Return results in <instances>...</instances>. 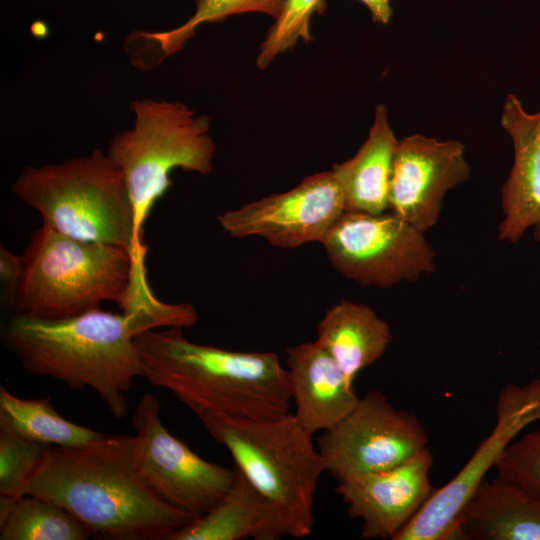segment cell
<instances>
[{
    "label": "cell",
    "mask_w": 540,
    "mask_h": 540,
    "mask_svg": "<svg viewBox=\"0 0 540 540\" xmlns=\"http://www.w3.org/2000/svg\"><path fill=\"white\" fill-rule=\"evenodd\" d=\"M23 278L13 313L65 318L117 303L123 312L157 310L164 302L122 247L70 238L42 224L22 254Z\"/></svg>",
    "instance_id": "4"
},
{
    "label": "cell",
    "mask_w": 540,
    "mask_h": 540,
    "mask_svg": "<svg viewBox=\"0 0 540 540\" xmlns=\"http://www.w3.org/2000/svg\"><path fill=\"white\" fill-rule=\"evenodd\" d=\"M540 421V377L507 383L496 401V422L464 467L430 497L394 540H447L459 535L463 510L487 472L528 425Z\"/></svg>",
    "instance_id": "10"
},
{
    "label": "cell",
    "mask_w": 540,
    "mask_h": 540,
    "mask_svg": "<svg viewBox=\"0 0 540 540\" xmlns=\"http://www.w3.org/2000/svg\"><path fill=\"white\" fill-rule=\"evenodd\" d=\"M362 2L370 11L372 20L380 24H388L392 14L393 9L390 5V0H359Z\"/></svg>",
    "instance_id": "28"
},
{
    "label": "cell",
    "mask_w": 540,
    "mask_h": 540,
    "mask_svg": "<svg viewBox=\"0 0 540 540\" xmlns=\"http://www.w3.org/2000/svg\"><path fill=\"white\" fill-rule=\"evenodd\" d=\"M228 492L167 540H278L290 536L279 509L234 466Z\"/></svg>",
    "instance_id": "17"
},
{
    "label": "cell",
    "mask_w": 540,
    "mask_h": 540,
    "mask_svg": "<svg viewBox=\"0 0 540 540\" xmlns=\"http://www.w3.org/2000/svg\"><path fill=\"white\" fill-rule=\"evenodd\" d=\"M533 236L534 239L540 243V225L534 227Z\"/></svg>",
    "instance_id": "29"
},
{
    "label": "cell",
    "mask_w": 540,
    "mask_h": 540,
    "mask_svg": "<svg viewBox=\"0 0 540 540\" xmlns=\"http://www.w3.org/2000/svg\"><path fill=\"white\" fill-rule=\"evenodd\" d=\"M26 494L62 506L101 539L167 540L197 518L145 481L135 434H108L77 448L50 445Z\"/></svg>",
    "instance_id": "2"
},
{
    "label": "cell",
    "mask_w": 540,
    "mask_h": 540,
    "mask_svg": "<svg viewBox=\"0 0 540 540\" xmlns=\"http://www.w3.org/2000/svg\"><path fill=\"white\" fill-rule=\"evenodd\" d=\"M325 9V0H287L282 13L260 45L257 67L265 69L276 56L295 46L299 39L305 43L311 41V17Z\"/></svg>",
    "instance_id": "25"
},
{
    "label": "cell",
    "mask_w": 540,
    "mask_h": 540,
    "mask_svg": "<svg viewBox=\"0 0 540 540\" xmlns=\"http://www.w3.org/2000/svg\"><path fill=\"white\" fill-rule=\"evenodd\" d=\"M49 446L0 427V509L26 495Z\"/></svg>",
    "instance_id": "24"
},
{
    "label": "cell",
    "mask_w": 540,
    "mask_h": 540,
    "mask_svg": "<svg viewBox=\"0 0 540 540\" xmlns=\"http://www.w3.org/2000/svg\"><path fill=\"white\" fill-rule=\"evenodd\" d=\"M197 321L196 308L185 302L163 311L112 313L100 308L65 318L13 313L1 337L26 372L73 390L90 388L121 419L128 409L126 394L143 377L135 337L158 327H192Z\"/></svg>",
    "instance_id": "1"
},
{
    "label": "cell",
    "mask_w": 540,
    "mask_h": 540,
    "mask_svg": "<svg viewBox=\"0 0 540 540\" xmlns=\"http://www.w3.org/2000/svg\"><path fill=\"white\" fill-rule=\"evenodd\" d=\"M287 0H195V13L181 26L159 32L136 31L130 38L143 39L158 46L162 58L181 50L200 25L215 23L226 17L248 12L264 13L275 20Z\"/></svg>",
    "instance_id": "23"
},
{
    "label": "cell",
    "mask_w": 540,
    "mask_h": 540,
    "mask_svg": "<svg viewBox=\"0 0 540 540\" xmlns=\"http://www.w3.org/2000/svg\"><path fill=\"white\" fill-rule=\"evenodd\" d=\"M427 443V432L415 415L373 390L337 425L322 432L318 450L326 472L342 482L396 467L428 448Z\"/></svg>",
    "instance_id": "9"
},
{
    "label": "cell",
    "mask_w": 540,
    "mask_h": 540,
    "mask_svg": "<svg viewBox=\"0 0 540 540\" xmlns=\"http://www.w3.org/2000/svg\"><path fill=\"white\" fill-rule=\"evenodd\" d=\"M494 468L498 476L540 493V429L514 440Z\"/></svg>",
    "instance_id": "26"
},
{
    "label": "cell",
    "mask_w": 540,
    "mask_h": 540,
    "mask_svg": "<svg viewBox=\"0 0 540 540\" xmlns=\"http://www.w3.org/2000/svg\"><path fill=\"white\" fill-rule=\"evenodd\" d=\"M392 341L390 326L372 308L342 300L325 311L317 324L316 342L338 363L353 383L374 364Z\"/></svg>",
    "instance_id": "20"
},
{
    "label": "cell",
    "mask_w": 540,
    "mask_h": 540,
    "mask_svg": "<svg viewBox=\"0 0 540 540\" xmlns=\"http://www.w3.org/2000/svg\"><path fill=\"white\" fill-rule=\"evenodd\" d=\"M0 427L34 442L69 448L88 446L108 435L65 419L50 398H21L4 385L0 386Z\"/></svg>",
    "instance_id": "21"
},
{
    "label": "cell",
    "mask_w": 540,
    "mask_h": 540,
    "mask_svg": "<svg viewBox=\"0 0 540 540\" xmlns=\"http://www.w3.org/2000/svg\"><path fill=\"white\" fill-rule=\"evenodd\" d=\"M459 535L474 540H540V493L500 476L478 485Z\"/></svg>",
    "instance_id": "18"
},
{
    "label": "cell",
    "mask_w": 540,
    "mask_h": 540,
    "mask_svg": "<svg viewBox=\"0 0 540 540\" xmlns=\"http://www.w3.org/2000/svg\"><path fill=\"white\" fill-rule=\"evenodd\" d=\"M143 377L197 417L209 413L265 420L290 413L287 369L273 352L231 351L188 340L182 327L135 337Z\"/></svg>",
    "instance_id": "3"
},
{
    "label": "cell",
    "mask_w": 540,
    "mask_h": 540,
    "mask_svg": "<svg viewBox=\"0 0 540 540\" xmlns=\"http://www.w3.org/2000/svg\"><path fill=\"white\" fill-rule=\"evenodd\" d=\"M501 125L512 140L514 160L501 189L498 237L518 242L528 228L540 225V110L527 112L521 100L509 94Z\"/></svg>",
    "instance_id": "15"
},
{
    "label": "cell",
    "mask_w": 540,
    "mask_h": 540,
    "mask_svg": "<svg viewBox=\"0 0 540 540\" xmlns=\"http://www.w3.org/2000/svg\"><path fill=\"white\" fill-rule=\"evenodd\" d=\"M11 191L40 214L42 224L73 239L125 248L136 270L147 273V247L136 233L124 176L106 152L27 166Z\"/></svg>",
    "instance_id": "5"
},
{
    "label": "cell",
    "mask_w": 540,
    "mask_h": 540,
    "mask_svg": "<svg viewBox=\"0 0 540 540\" xmlns=\"http://www.w3.org/2000/svg\"><path fill=\"white\" fill-rule=\"evenodd\" d=\"M21 255L10 252L2 243L0 246V289L1 302L5 308L13 311L23 278Z\"/></svg>",
    "instance_id": "27"
},
{
    "label": "cell",
    "mask_w": 540,
    "mask_h": 540,
    "mask_svg": "<svg viewBox=\"0 0 540 540\" xmlns=\"http://www.w3.org/2000/svg\"><path fill=\"white\" fill-rule=\"evenodd\" d=\"M470 177L464 145L421 134L401 139L389 184L391 213L426 232L438 221L446 193Z\"/></svg>",
    "instance_id": "13"
},
{
    "label": "cell",
    "mask_w": 540,
    "mask_h": 540,
    "mask_svg": "<svg viewBox=\"0 0 540 540\" xmlns=\"http://www.w3.org/2000/svg\"><path fill=\"white\" fill-rule=\"evenodd\" d=\"M345 212L342 188L331 171L306 177L293 189L263 197L217 217L233 238L257 236L280 248L322 242Z\"/></svg>",
    "instance_id": "12"
},
{
    "label": "cell",
    "mask_w": 540,
    "mask_h": 540,
    "mask_svg": "<svg viewBox=\"0 0 540 540\" xmlns=\"http://www.w3.org/2000/svg\"><path fill=\"white\" fill-rule=\"evenodd\" d=\"M87 527L62 506L26 494L0 509V540H85Z\"/></svg>",
    "instance_id": "22"
},
{
    "label": "cell",
    "mask_w": 540,
    "mask_h": 540,
    "mask_svg": "<svg viewBox=\"0 0 540 540\" xmlns=\"http://www.w3.org/2000/svg\"><path fill=\"white\" fill-rule=\"evenodd\" d=\"M130 109L133 127L118 132L106 153L124 176L143 241L151 209L172 185L169 174L175 168L209 174L215 144L208 134L209 118L195 116L181 102L144 99L132 102Z\"/></svg>",
    "instance_id": "7"
},
{
    "label": "cell",
    "mask_w": 540,
    "mask_h": 540,
    "mask_svg": "<svg viewBox=\"0 0 540 540\" xmlns=\"http://www.w3.org/2000/svg\"><path fill=\"white\" fill-rule=\"evenodd\" d=\"M432 465L426 448L386 471L338 482L335 493L348 515L361 521L362 538L395 539L430 497Z\"/></svg>",
    "instance_id": "14"
},
{
    "label": "cell",
    "mask_w": 540,
    "mask_h": 540,
    "mask_svg": "<svg viewBox=\"0 0 540 540\" xmlns=\"http://www.w3.org/2000/svg\"><path fill=\"white\" fill-rule=\"evenodd\" d=\"M321 244L334 269L362 287H392L435 268L424 232L391 212H344Z\"/></svg>",
    "instance_id": "8"
},
{
    "label": "cell",
    "mask_w": 540,
    "mask_h": 540,
    "mask_svg": "<svg viewBox=\"0 0 540 540\" xmlns=\"http://www.w3.org/2000/svg\"><path fill=\"white\" fill-rule=\"evenodd\" d=\"M286 365L294 415L309 434L331 429L357 405L353 383L316 341L287 348Z\"/></svg>",
    "instance_id": "16"
},
{
    "label": "cell",
    "mask_w": 540,
    "mask_h": 540,
    "mask_svg": "<svg viewBox=\"0 0 540 540\" xmlns=\"http://www.w3.org/2000/svg\"><path fill=\"white\" fill-rule=\"evenodd\" d=\"M398 142L386 107L378 105L369 135L357 153L332 166L344 194L345 212L381 214L389 208V184Z\"/></svg>",
    "instance_id": "19"
},
{
    "label": "cell",
    "mask_w": 540,
    "mask_h": 540,
    "mask_svg": "<svg viewBox=\"0 0 540 540\" xmlns=\"http://www.w3.org/2000/svg\"><path fill=\"white\" fill-rule=\"evenodd\" d=\"M199 420L230 452L234 466L281 512L289 535L307 537L325 461L294 413L251 420L205 413Z\"/></svg>",
    "instance_id": "6"
},
{
    "label": "cell",
    "mask_w": 540,
    "mask_h": 540,
    "mask_svg": "<svg viewBox=\"0 0 540 540\" xmlns=\"http://www.w3.org/2000/svg\"><path fill=\"white\" fill-rule=\"evenodd\" d=\"M161 404L143 395L131 418L138 441V467L150 487L173 507L197 517L228 492L234 467L209 462L174 437L160 419Z\"/></svg>",
    "instance_id": "11"
}]
</instances>
